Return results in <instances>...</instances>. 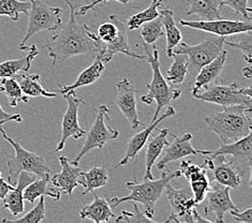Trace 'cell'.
<instances>
[{"label": "cell", "instance_id": "34", "mask_svg": "<svg viewBox=\"0 0 252 223\" xmlns=\"http://www.w3.org/2000/svg\"><path fill=\"white\" fill-rule=\"evenodd\" d=\"M31 2L22 0H0V16H8L10 20L16 22L20 14H28Z\"/></svg>", "mask_w": 252, "mask_h": 223}, {"label": "cell", "instance_id": "17", "mask_svg": "<svg viewBox=\"0 0 252 223\" xmlns=\"http://www.w3.org/2000/svg\"><path fill=\"white\" fill-rule=\"evenodd\" d=\"M211 157V156H209ZM213 158V167L208 173H212V178L216 183L229 187L231 189H238L243 183V173L238 164L234 161H227L225 156H215Z\"/></svg>", "mask_w": 252, "mask_h": 223}, {"label": "cell", "instance_id": "7", "mask_svg": "<svg viewBox=\"0 0 252 223\" xmlns=\"http://www.w3.org/2000/svg\"><path fill=\"white\" fill-rule=\"evenodd\" d=\"M0 133L2 134V137L7 141L10 145L14 148L15 157L8 160V180L12 185L16 184L17 177L21 172H28L37 175L38 177H51L50 176V168L47 165L44 158H42L38 154H34L25 149L21 146L20 143L12 140V137L8 136L5 131L0 126Z\"/></svg>", "mask_w": 252, "mask_h": 223}, {"label": "cell", "instance_id": "27", "mask_svg": "<svg viewBox=\"0 0 252 223\" xmlns=\"http://www.w3.org/2000/svg\"><path fill=\"white\" fill-rule=\"evenodd\" d=\"M103 71L104 63L102 62L101 55H97V58H95L94 62L82 72L73 84H71V85H58V92L61 93V95H63L80 87L92 85L95 81L99 80V77L101 76Z\"/></svg>", "mask_w": 252, "mask_h": 223}, {"label": "cell", "instance_id": "31", "mask_svg": "<svg viewBox=\"0 0 252 223\" xmlns=\"http://www.w3.org/2000/svg\"><path fill=\"white\" fill-rule=\"evenodd\" d=\"M81 176L83 177L81 186L85 188L82 195H86L88 192L104 187L109 182V171L103 166H94L86 172L82 171Z\"/></svg>", "mask_w": 252, "mask_h": 223}, {"label": "cell", "instance_id": "12", "mask_svg": "<svg viewBox=\"0 0 252 223\" xmlns=\"http://www.w3.org/2000/svg\"><path fill=\"white\" fill-rule=\"evenodd\" d=\"M184 27L201 30V32H209L218 37H227V35L244 33L251 32L252 23L248 21H230V20H213V21H179Z\"/></svg>", "mask_w": 252, "mask_h": 223}, {"label": "cell", "instance_id": "16", "mask_svg": "<svg viewBox=\"0 0 252 223\" xmlns=\"http://www.w3.org/2000/svg\"><path fill=\"white\" fill-rule=\"evenodd\" d=\"M175 113H176L175 108H174L173 106H171V105L166 106V111L163 114H162V115L159 118L154 120V122L151 125H149V127H147V128L140 131L139 133H136V134L132 136L127 143V148H126V153L123 157V159L119 161L115 166L113 167V170L118 168L119 166L128 164L129 161L132 160V159L136 161L137 155H139V153L143 149V147L145 146V144L147 143L149 136L152 135L153 131L156 130V128H157L158 125L162 122V120L174 116V115H175Z\"/></svg>", "mask_w": 252, "mask_h": 223}, {"label": "cell", "instance_id": "45", "mask_svg": "<svg viewBox=\"0 0 252 223\" xmlns=\"http://www.w3.org/2000/svg\"><path fill=\"white\" fill-rule=\"evenodd\" d=\"M14 186L8 183L7 180H5L2 176H1V173H0V200H2L4 197V195L8 193V192L13 189Z\"/></svg>", "mask_w": 252, "mask_h": 223}, {"label": "cell", "instance_id": "43", "mask_svg": "<svg viewBox=\"0 0 252 223\" xmlns=\"http://www.w3.org/2000/svg\"><path fill=\"white\" fill-rule=\"evenodd\" d=\"M107 1H110V0H94V1L93 3L88 4V5H85V7L80 8L79 11H77L76 13H74V14H75V15H82V16H83V15H85L89 10H94V8L97 7L98 4H104V3H106ZM115 1H118V2L123 3V4H126V3H128V2L132 1V0H115Z\"/></svg>", "mask_w": 252, "mask_h": 223}, {"label": "cell", "instance_id": "1", "mask_svg": "<svg viewBox=\"0 0 252 223\" xmlns=\"http://www.w3.org/2000/svg\"><path fill=\"white\" fill-rule=\"evenodd\" d=\"M70 8V17L59 32L43 44V49L49 51V57L53 59L52 64L61 60L69 59L77 55H99L104 50V43L98 39L97 34L92 32L86 24H79L75 20L74 9Z\"/></svg>", "mask_w": 252, "mask_h": 223}, {"label": "cell", "instance_id": "28", "mask_svg": "<svg viewBox=\"0 0 252 223\" xmlns=\"http://www.w3.org/2000/svg\"><path fill=\"white\" fill-rule=\"evenodd\" d=\"M51 177H43L34 179L32 183L29 184L23 192L24 200L29 203H33L40 196H51L53 200L58 201L62 196V191L58 190L50 183Z\"/></svg>", "mask_w": 252, "mask_h": 223}, {"label": "cell", "instance_id": "38", "mask_svg": "<svg viewBox=\"0 0 252 223\" xmlns=\"http://www.w3.org/2000/svg\"><path fill=\"white\" fill-rule=\"evenodd\" d=\"M118 32V27H117V24L114 20L113 15L109 16V21L104 22L100 24V26L98 28V32L95 33L97 34L98 39L102 42V43H110L114 40V38L116 37Z\"/></svg>", "mask_w": 252, "mask_h": 223}, {"label": "cell", "instance_id": "11", "mask_svg": "<svg viewBox=\"0 0 252 223\" xmlns=\"http://www.w3.org/2000/svg\"><path fill=\"white\" fill-rule=\"evenodd\" d=\"M165 190L171 204L172 212L169 218L164 220V222L193 223L192 209L195 208L197 205L190 190V187L189 188L184 187L182 189H174L170 183L166 185Z\"/></svg>", "mask_w": 252, "mask_h": 223}, {"label": "cell", "instance_id": "49", "mask_svg": "<svg viewBox=\"0 0 252 223\" xmlns=\"http://www.w3.org/2000/svg\"><path fill=\"white\" fill-rule=\"evenodd\" d=\"M154 3H158V4H162V2H163V0H153Z\"/></svg>", "mask_w": 252, "mask_h": 223}, {"label": "cell", "instance_id": "13", "mask_svg": "<svg viewBox=\"0 0 252 223\" xmlns=\"http://www.w3.org/2000/svg\"><path fill=\"white\" fill-rule=\"evenodd\" d=\"M174 137L173 143H169V145L165 146L162 152V158L157 163V168L160 171H163L166 165L173 161H177L183 159L187 156H195V155H205L208 156L211 154V150H201L195 149L192 146V134L185 133L182 136H176L175 134L170 133Z\"/></svg>", "mask_w": 252, "mask_h": 223}, {"label": "cell", "instance_id": "47", "mask_svg": "<svg viewBox=\"0 0 252 223\" xmlns=\"http://www.w3.org/2000/svg\"><path fill=\"white\" fill-rule=\"evenodd\" d=\"M192 219H193V223H194V222H209V223L214 222V221L211 220V219H207V218H204V217H201V216L199 215V213L196 212L195 208L192 209Z\"/></svg>", "mask_w": 252, "mask_h": 223}, {"label": "cell", "instance_id": "32", "mask_svg": "<svg viewBox=\"0 0 252 223\" xmlns=\"http://www.w3.org/2000/svg\"><path fill=\"white\" fill-rule=\"evenodd\" d=\"M173 64L167 70L166 81L172 85H181L186 80L188 72V58L182 54H173Z\"/></svg>", "mask_w": 252, "mask_h": 223}, {"label": "cell", "instance_id": "8", "mask_svg": "<svg viewBox=\"0 0 252 223\" xmlns=\"http://www.w3.org/2000/svg\"><path fill=\"white\" fill-rule=\"evenodd\" d=\"M31 8L28 10V26L20 49L26 45V42L32 35L40 32H56L62 25L61 8H55L43 2L42 0H29Z\"/></svg>", "mask_w": 252, "mask_h": 223}, {"label": "cell", "instance_id": "23", "mask_svg": "<svg viewBox=\"0 0 252 223\" xmlns=\"http://www.w3.org/2000/svg\"><path fill=\"white\" fill-rule=\"evenodd\" d=\"M170 129L162 128L159 129L157 135L153 136L151 140L147 141L146 156H145V174H144V180L145 179H154L152 167L156 163V161L163 152L165 146L169 145L167 136L170 135Z\"/></svg>", "mask_w": 252, "mask_h": 223}, {"label": "cell", "instance_id": "24", "mask_svg": "<svg viewBox=\"0 0 252 223\" xmlns=\"http://www.w3.org/2000/svg\"><path fill=\"white\" fill-rule=\"evenodd\" d=\"M20 50L28 51L25 56L19 59L5 60L0 63V80L5 77H13L20 72H28L32 67V63L35 56H38L39 50L34 44L31 46H23Z\"/></svg>", "mask_w": 252, "mask_h": 223}, {"label": "cell", "instance_id": "15", "mask_svg": "<svg viewBox=\"0 0 252 223\" xmlns=\"http://www.w3.org/2000/svg\"><path fill=\"white\" fill-rule=\"evenodd\" d=\"M231 188L216 183L211 185V189L207 192V203L204 208L205 215L214 213L216 215L215 221L222 223L224 215L231 210H237L238 207L233 203L230 195Z\"/></svg>", "mask_w": 252, "mask_h": 223}, {"label": "cell", "instance_id": "46", "mask_svg": "<svg viewBox=\"0 0 252 223\" xmlns=\"http://www.w3.org/2000/svg\"><path fill=\"white\" fill-rule=\"evenodd\" d=\"M94 1V0H64V2L67 3L69 7L73 8L74 10L80 9L82 7H85V5L91 4Z\"/></svg>", "mask_w": 252, "mask_h": 223}, {"label": "cell", "instance_id": "50", "mask_svg": "<svg viewBox=\"0 0 252 223\" xmlns=\"http://www.w3.org/2000/svg\"><path fill=\"white\" fill-rule=\"evenodd\" d=\"M5 123H8L7 120H0V126H2V125L5 124Z\"/></svg>", "mask_w": 252, "mask_h": 223}, {"label": "cell", "instance_id": "18", "mask_svg": "<svg viewBox=\"0 0 252 223\" xmlns=\"http://www.w3.org/2000/svg\"><path fill=\"white\" fill-rule=\"evenodd\" d=\"M114 20H115L118 32L116 37L110 43L104 44V50L99 55H101L102 62L103 63H110L112 58L116 55V54H124V55H127L129 57L135 58V59H145L146 55H139L134 52H132L129 42H128V28L126 22H123L118 16L113 15Z\"/></svg>", "mask_w": 252, "mask_h": 223}, {"label": "cell", "instance_id": "40", "mask_svg": "<svg viewBox=\"0 0 252 223\" xmlns=\"http://www.w3.org/2000/svg\"><path fill=\"white\" fill-rule=\"evenodd\" d=\"M132 206H133V212H127V210H123L122 215L115 218L117 223H131V222H154V219H151L149 217L145 215V213H142L139 209V206L135 202H132Z\"/></svg>", "mask_w": 252, "mask_h": 223}, {"label": "cell", "instance_id": "42", "mask_svg": "<svg viewBox=\"0 0 252 223\" xmlns=\"http://www.w3.org/2000/svg\"><path fill=\"white\" fill-rule=\"evenodd\" d=\"M234 219L238 222L244 223H252V208L248 207L244 212H239V210H231L229 212Z\"/></svg>", "mask_w": 252, "mask_h": 223}, {"label": "cell", "instance_id": "19", "mask_svg": "<svg viewBox=\"0 0 252 223\" xmlns=\"http://www.w3.org/2000/svg\"><path fill=\"white\" fill-rule=\"evenodd\" d=\"M59 163L62 165V171L50 178V183L58 190L69 194L72 198L74 189L81 186L80 177L82 175V168L72 163L67 157L63 156L59 158Z\"/></svg>", "mask_w": 252, "mask_h": 223}, {"label": "cell", "instance_id": "48", "mask_svg": "<svg viewBox=\"0 0 252 223\" xmlns=\"http://www.w3.org/2000/svg\"><path fill=\"white\" fill-rule=\"evenodd\" d=\"M243 74L245 75L246 78H248V80H250L251 76H252V69H251V65L248 64L247 67L243 69Z\"/></svg>", "mask_w": 252, "mask_h": 223}, {"label": "cell", "instance_id": "35", "mask_svg": "<svg viewBox=\"0 0 252 223\" xmlns=\"http://www.w3.org/2000/svg\"><path fill=\"white\" fill-rule=\"evenodd\" d=\"M141 28V35L143 38L144 43L147 45L154 44L156 41L160 39L164 34L163 25H162L161 17L158 16L156 19L149 21L140 27Z\"/></svg>", "mask_w": 252, "mask_h": 223}, {"label": "cell", "instance_id": "29", "mask_svg": "<svg viewBox=\"0 0 252 223\" xmlns=\"http://www.w3.org/2000/svg\"><path fill=\"white\" fill-rule=\"evenodd\" d=\"M15 80L20 84V86L27 97H45V98H55L57 97L56 93L49 92L40 83L39 74H29L28 72H20L14 75Z\"/></svg>", "mask_w": 252, "mask_h": 223}, {"label": "cell", "instance_id": "14", "mask_svg": "<svg viewBox=\"0 0 252 223\" xmlns=\"http://www.w3.org/2000/svg\"><path fill=\"white\" fill-rule=\"evenodd\" d=\"M117 95L115 98V104L123 114V116L128 120L132 129H136L142 123L137 114V105L135 94L139 92L136 90L133 83L128 78H123L117 83Z\"/></svg>", "mask_w": 252, "mask_h": 223}, {"label": "cell", "instance_id": "20", "mask_svg": "<svg viewBox=\"0 0 252 223\" xmlns=\"http://www.w3.org/2000/svg\"><path fill=\"white\" fill-rule=\"evenodd\" d=\"M37 178L39 177L32 173L24 171L21 172L16 180V186L4 195V197L2 198L3 208L8 209L12 216L16 217L24 213V210H25V205H24V201L25 200H24L23 196L24 189Z\"/></svg>", "mask_w": 252, "mask_h": 223}, {"label": "cell", "instance_id": "3", "mask_svg": "<svg viewBox=\"0 0 252 223\" xmlns=\"http://www.w3.org/2000/svg\"><path fill=\"white\" fill-rule=\"evenodd\" d=\"M181 171L171 172L166 170L162 172L161 177L159 179H145L142 183H137L134 179L133 182H128L127 187L130 190V194L124 197L114 196L109 200L111 206L117 207L119 204L124 202H135L141 203L145 210L144 213L151 219H154L155 216V206L156 203L159 201L162 193L165 190L167 184H170L174 178L181 177Z\"/></svg>", "mask_w": 252, "mask_h": 223}, {"label": "cell", "instance_id": "39", "mask_svg": "<svg viewBox=\"0 0 252 223\" xmlns=\"http://www.w3.org/2000/svg\"><path fill=\"white\" fill-rule=\"evenodd\" d=\"M224 45L234 47L243 53V56L248 64L251 65V54H252V41H251V32H244V37L238 41H226L224 40Z\"/></svg>", "mask_w": 252, "mask_h": 223}, {"label": "cell", "instance_id": "9", "mask_svg": "<svg viewBox=\"0 0 252 223\" xmlns=\"http://www.w3.org/2000/svg\"><path fill=\"white\" fill-rule=\"evenodd\" d=\"M97 112V117H95L93 126L87 132L86 140L84 142L82 149L80 150L79 155H76L75 158L71 161L75 165H79L81 159L91 150L103 148L107 142L115 140L119 135V131L117 129H113L111 126L106 124L110 114L109 107L106 105H101Z\"/></svg>", "mask_w": 252, "mask_h": 223}, {"label": "cell", "instance_id": "5", "mask_svg": "<svg viewBox=\"0 0 252 223\" xmlns=\"http://www.w3.org/2000/svg\"><path fill=\"white\" fill-rule=\"evenodd\" d=\"M224 40V37L214 35V37L206 38L201 43L195 45H189L186 42H181L173 50L172 56L173 54H182V55L187 56L188 58L187 74H189L190 77L188 85H190L191 82L193 83L195 75L202 67L213 62L223 51Z\"/></svg>", "mask_w": 252, "mask_h": 223}, {"label": "cell", "instance_id": "2", "mask_svg": "<svg viewBox=\"0 0 252 223\" xmlns=\"http://www.w3.org/2000/svg\"><path fill=\"white\" fill-rule=\"evenodd\" d=\"M252 108L243 105L223 106V110L204 118L207 128L217 134L222 144L233 143L251 133Z\"/></svg>", "mask_w": 252, "mask_h": 223}, {"label": "cell", "instance_id": "33", "mask_svg": "<svg viewBox=\"0 0 252 223\" xmlns=\"http://www.w3.org/2000/svg\"><path fill=\"white\" fill-rule=\"evenodd\" d=\"M0 86L2 88V92L9 100V104L12 107L17 106L20 102L27 103L28 97L23 93V90L17 83L15 77H5L0 80Z\"/></svg>", "mask_w": 252, "mask_h": 223}, {"label": "cell", "instance_id": "30", "mask_svg": "<svg viewBox=\"0 0 252 223\" xmlns=\"http://www.w3.org/2000/svg\"><path fill=\"white\" fill-rule=\"evenodd\" d=\"M159 16L161 17L162 25H163L164 29V34L166 37L165 54L169 57H172V52L182 42L183 34L179 28L176 26L175 17H174L172 10L163 9L159 12Z\"/></svg>", "mask_w": 252, "mask_h": 223}, {"label": "cell", "instance_id": "26", "mask_svg": "<svg viewBox=\"0 0 252 223\" xmlns=\"http://www.w3.org/2000/svg\"><path fill=\"white\" fill-rule=\"evenodd\" d=\"M93 203L86 205L80 212L82 219H89L94 223L107 222L111 218H115V214L111 208L109 201L103 197H99L94 193Z\"/></svg>", "mask_w": 252, "mask_h": 223}, {"label": "cell", "instance_id": "6", "mask_svg": "<svg viewBox=\"0 0 252 223\" xmlns=\"http://www.w3.org/2000/svg\"><path fill=\"white\" fill-rule=\"evenodd\" d=\"M251 95V86L243 87L238 83L221 84L216 81L193 95V97L222 106L243 105L252 108Z\"/></svg>", "mask_w": 252, "mask_h": 223}, {"label": "cell", "instance_id": "21", "mask_svg": "<svg viewBox=\"0 0 252 223\" xmlns=\"http://www.w3.org/2000/svg\"><path fill=\"white\" fill-rule=\"evenodd\" d=\"M226 56H227V53L226 51L223 50L213 60V62H211L201 68V70L197 72V74L194 77L192 86L190 87L192 96L195 95L196 93H199L200 90L209 85V84L219 80L222 69H223L224 63L226 60Z\"/></svg>", "mask_w": 252, "mask_h": 223}, {"label": "cell", "instance_id": "22", "mask_svg": "<svg viewBox=\"0 0 252 223\" xmlns=\"http://www.w3.org/2000/svg\"><path fill=\"white\" fill-rule=\"evenodd\" d=\"M231 156L238 160L246 162L248 165H251V157H252V134L249 133L238 141L233 143L222 144V145L216 150H211L208 156Z\"/></svg>", "mask_w": 252, "mask_h": 223}, {"label": "cell", "instance_id": "44", "mask_svg": "<svg viewBox=\"0 0 252 223\" xmlns=\"http://www.w3.org/2000/svg\"><path fill=\"white\" fill-rule=\"evenodd\" d=\"M2 92V88L0 86V93ZM22 116L20 114H13V115H11V114H8L5 112L3 108L0 105V120H7V122H17V123H21L22 122Z\"/></svg>", "mask_w": 252, "mask_h": 223}, {"label": "cell", "instance_id": "41", "mask_svg": "<svg viewBox=\"0 0 252 223\" xmlns=\"http://www.w3.org/2000/svg\"><path fill=\"white\" fill-rule=\"evenodd\" d=\"M250 0H221L222 4L227 5L233 11H235L237 14L244 17V21L251 22V12L252 9L248 5Z\"/></svg>", "mask_w": 252, "mask_h": 223}, {"label": "cell", "instance_id": "36", "mask_svg": "<svg viewBox=\"0 0 252 223\" xmlns=\"http://www.w3.org/2000/svg\"><path fill=\"white\" fill-rule=\"evenodd\" d=\"M160 7V4L158 3H154L152 2V4L145 10H143L139 13L131 15L128 21H127V28L129 30H134V29H139L143 24H145L149 21H152L156 17L159 16V11L158 8Z\"/></svg>", "mask_w": 252, "mask_h": 223}, {"label": "cell", "instance_id": "10", "mask_svg": "<svg viewBox=\"0 0 252 223\" xmlns=\"http://www.w3.org/2000/svg\"><path fill=\"white\" fill-rule=\"evenodd\" d=\"M63 98L67 101L68 107L67 111L63 116V124H62V137L59 141L55 152H61L64 148L65 142L68 138L72 137L74 140H79L86 134V131L82 129L79 123V108L81 104H86V102L83 99L76 97L75 90H72L67 94H63Z\"/></svg>", "mask_w": 252, "mask_h": 223}, {"label": "cell", "instance_id": "25", "mask_svg": "<svg viewBox=\"0 0 252 223\" xmlns=\"http://www.w3.org/2000/svg\"><path fill=\"white\" fill-rule=\"evenodd\" d=\"M187 15H196L201 21L222 19L221 0H187Z\"/></svg>", "mask_w": 252, "mask_h": 223}, {"label": "cell", "instance_id": "4", "mask_svg": "<svg viewBox=\"0 0 252 223\" xmlns=\"http://www.w3.org/2000/svg\"><path fill=\"white\" fill-rule=\"evenodd\" d=\"M143 47L146 53V60L151 64L153 71L152 82L147 84L148 93L141 97V100L146 104H152L156 102V110L153 117V122L158 118L159 113L163 107L169 106L173 100L179 98L182 94L181 89H176L171 86L166 78L162 75L160 70L159 51L157 47H154L153 51H149L146 43H143Z\"/></svg>", "mask_w": 252, "mask_h": 223}, {"label": "cell", "instance_id": "37", "mask_svg": "<svg viewBox=\"0 0 252 223\" xmlns=\"http://www.w3.org/2000/svg\"><path fill=\"white\" fill-rule=\"evenodd\" d=\"M45 218V198L44 196L39 197V202L35 206L24 215L21 218L17 219H3L2 222H11V223H38L43 221Z\"/></svg>", "mask_w": 252, "mask_h": 223}]
</instances>
